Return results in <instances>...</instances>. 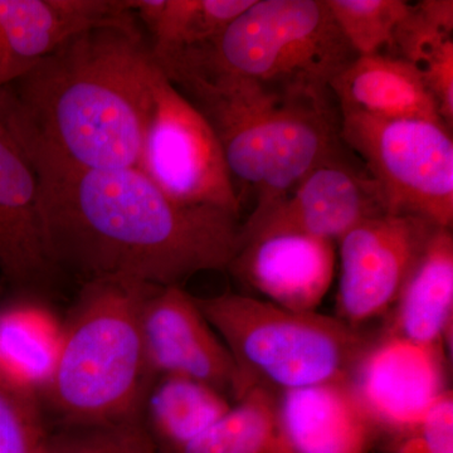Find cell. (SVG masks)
Segmentation results:
<instances>
[{
  "label": "cell",
  "instance_id": "6da1fadb",
  "mask_svg": "<svg viewBox=\"0 0 453 453\" xmlns=\"http://www.w3.org/2000/svg\"><path fill=\"white\" fill-rule=\"evenodd\" d=\"M32 166L50 256L82 283L181 286L226 270L240 249V216L174 201L139 169Z\"/></svg>",
  "mask_w": 453,
  "mask_h": 453
},
{
  "label": "cell",
  "instance_id": "7a4b0ae2",
  "mask_svg": "<svg viewBox=\"0 0 453 453\" xmlns=\"http://www.w3.org/2000/svg\"><path fill=\"white\" fill-rule=\"evenodd\" d=\"M157 71L131 13L77 33L0 89V124L32 165L136 168Z\"/></svg>",
  "mask_w": 453,
  "mask_h": 453
},
{
  "label": "cell",
  "instance_id": "3957f363",
  "mask_svg": "<svg viewBox=\"0 0 453 453\" xmlns=\"http://www.w3.org/2000/svg\"><path fill=\"white\" fill-rule=\"evenodd\" d=\"M154 288L124 280L82 283L64 321L55 374L42 396L62 426L111 425L144 417L155 378L146 369L140 319Z\"/></svg>",
  "mask_w": 453,
  "mask_h": 453
},
{
  "label": "cell",
  "instance_id": "277c9868",
  "mask_svg": "<svg viewBox=\"0 0 453 453\" xmlns=\"http://www.w3.org/2000/svg\"><path fill=\"white\" fill-rule=\"evenodd\" d=\"M356 57L326 0H255L216 40L157 65L170 81L234 77L277 91L329 94Z\"/></svg>",
  "mask_w": 453,
  "mask_h": 453
},
{
  "label": "cell",
  "instance_id": "5b68a950",
  "mask_svg": "<svg viewBox=\"0 0 453 453\" xmlns=\"http://www.w3.org/2000/svg\"><path fill=\"white\" fill-rule=\"evenodd\" d=\"M244 380L273 392L345 381L369 342L342 319L225 292L196 297Z\"/></svg>",
  "mask_w": 453,
  "mask_h": 453
},
{
  "label": "cell",
  "instance_id": "8992f818",
  "mask_svg": "<svg viewBox=\"0 0 453 453\" xmlns=\"http://www.w3.org/2000/svg\"><path fill=\"white\" fill-rule=\"evenodd\" d=\"M340 116L342 142L362 157L387 211L451 228V130L423 119H380L350 110H340Z\"/></svg>",
  "mask_w": 453,
  "mask_h": 453
},
{
  "label": "cell",
  "instance_id": "52a82bcc",
  "mask_svg": "<svg viewBox=\"0 0 453 453\" xmlns=\"http://www.w3.org/2000/svg\"><path fill=\"white\" fill-rule=\"evenodd\" d=\"M136 169L174 201L240 216V196L216 134L159 65L153 82V111Z\"/></svg>",
  "mask_w": 453,
  "mask_h": 453
},
{
  "label": "cell",
  "instance_id": "ba28073f",
  "mask_svg": "<svg viewBox=\"0 0 453 453\" xmlns=\"http://www.w3.org/2000/svg\"><path fill=\"white\" fill-rule=\"evenodd\" d=\"M201 111L219 139L232 179L257 190L295 100L234 77H180L170 81Z\"/></svg>",
  "mask_w": 453,
  "mask_h": 453
},
{
  "label": "cell",
  "instance_id": "9c48e42d",
  "mask_svg": "<svg viewBox=\"0 0 453 453\" xmlns=\"http://www.w3.org/2000/svg\"><path fill=\"white\" fill-rule=\"evenodd\" d=\"M436 228L421 217L384 213L349 231L339 241V319L357 327L395 306Z\"/></svg>",
  "mask_w": 453,
  "mask_h": 453
},
{
  "label": "cell",
  "instance_id": "30bf717a",
  "mask_svg": "<svg viewBox=\"0 0 453 453\" xmlns=\"http://www.w3.org/2000/svg\"><path fill=\"white\" fill-rule=\"evenodd\" d=\"M146 369L157 380L189 378L229 392L240 401L253 388L204 318L196 297L181 286L154 288L142 309Z\"/></svg>",
  "mask_w": 453,
  "mask_h": 453
},
{
  "label": "cell",
  "instance_id": "8fae6325",
  "mask_svg": "<svg viewBox=\"0 0 453 453\" xmlns=\"http://www.w3.org/2000/svg\"><path fill=\"white\" fill-rule=\"evenodd\" d=\"M348 381L375 428L402 434L449 392L445 349L387 334L368 345Z\"/></svg>",
  "mask_w": 453,
  "mask_h": 453
},
{
  "label": "cell",
  "instance_id": "7c38bea8",
  "mask_svg": "<svg viewBox=\"0 0 453 453\" xmlns=\"http://www.w3.org/2000/svg\"><path fill=\"white\" fill-rule=\"evenodd\" d=\"M384 213L388 211L377 183L349 162L342 149L310 170L266 213L249 219L242 232L282 229L336 243L354 226Z\"/></svg>",
  "mask_w": 453,
  "mask_h": 453
},
{
  "label": "cell",
  "instance_id": "4fadbf2b",
  "mask_svg": "<svg viewBox=\"0 0 453 453\" xmlns=\"http://www.w3.org/2000/svg\"><path fill=\"white\" fill-rule=\"evenodd\" d=\"M335 243L323 238L258 229L241 234L229 270L265 300L295 312H315L335 273Z\"/></svg>",
  "mask_w": 453,
  "mask_h": 453
},
{
  "label": "cell",
  "instance_id": "5bb4252c",
  "mask_svg": "<svg viewBox=\"0 0 453 453\" xmlns=\"http://www.w3.org/2000/svg\"><path fill=\"white\" fill-rule=\"evenodd\" d=\"M0 276L16 295L43 297L64 279L44 235L38 179L28 157L0 124Z\"/></svg>",
  "mask_w": 453,
  "mask_h": 453
},
{
  "label": "cell",
  "instance_id": "9a60e30c",
  "mask_svg": "<svg viewBox=\"0 0 453 453\" xmlns=\"http://www.w3.org/2000/svg\"><path fill=\"white\" fill-rule=\"evenodd\" d=\"M129 14L127 0H0V89L77 33Z\"/></svg>",
  "mask_w": 453,
  "mask_h": 453
},
{
  "label": "cell",
  "instance_id": "2e32d148",
  "mask_svg": "<svg viewBox=\"0 0 453 453\" xmlns=\"http://www.w3.org/2000/svg\"><path fill=\"white\" fill-rule=\"evenodd\" d=\"M277 414L292 453H371L375 426L345 381L286 390Z\"/></svg>",
  "mask_w": 453,
  "mask_h": 453
},
{
  "label": "cell",
  "instance_id": "e0dca14e",
  "mask_svg": "<svg viewBox=\"0 0 453 453\" xmlns=\"http://www.w3.org/2000/svg\"><path fill=\"white\" fill-rule=\"evenodd\" d=\"M330 89L340 110L380 119L443 122L421 71L401 57L380 52L357 56L334 77Z\"/></svg>",
  "mask_w": 453,
  "mask_h": 453
},
{
  "label": "cell",
  "instance_id": "ac0fdd59",
  "mask_svg": "<svg viewBox=\"0 0 453 453\" xmlns=\"http://www.w3.org/2000/svg\"><path fill=\"white\" fill-rule=\"evenodd\" d=\"M387 334L426 347L445 349L453 318V237L437 226L416 262L395 303Z\"/></svg>",
  "mask_w": 453,
  "mask_h": 453
},
{
  "label": "cell",
  "instance_id": "d6986e66",
  "mask_svg": "<svg viewBox=\"0 0 453 453\" xmlns=\"http://www.w3.org/2000/svg\"><path fill=\"white\" fill-rule=\"evenodd\" d=\"M17 296L0 303V378L41 401L58 363L64 321L40 297Z\"/></svg>",
  "mask_w": 453,
  "mask_h": 453
},
{
  "label": "cell",
  "instance_id": "ffe728a7",
  "mask_svg": "<svg viewBox=\"0 0 453 453\" xmlns=\"http://www.w3.org/2000/svg\"><path fill=\"white\" fill-rule=\"evenodd\" d=\"M255 0H127L157 64L216 40Z\"/></svg>",
  "mask_w": 453,
  "mask_h": 453
},
{
  "label": "cell",
  "instance_id": "44dd1931",
  "mask_svg": "<svg viewBox=\"0 0 453 453\" xmlns=\"http://www.w3.org/2000/svg\"><path fill=\"white\" fill-rule=\"evenodd\" d=\"M232 405L202 381L166 375L154 381L144 403L154 436L177 453L219 421Z\"/></svg>",
  "mask_w": 453,
  "mask_h": 453
},
{
  "label": "cell",
  "instance_id": "7402d4cb",
  "mask_svg": "<svg viewBox=\"0 0 453 453\" xmlns=\"http://www.w3.org/2000/svg\"><path fill=\"white\" fill-rule=\"evenodd\" d=\"M177 453H292L280 427L276 393L253 387L219 422Z\"/></svg>",
  "mask_w": 453,
  "mask_h": 453
},
{
  "label": "cell",
  "instance_id": "603a6c76",
  "mask_svg": "<svg viewBox=\"0 0 453 453\" xmlns=\"http://www.w3.org/2000/svg\"><path fill=\"white\" fill-rule=\"evenodd\" d=\"M330 13L357 56L392 44L410 4L403 0H326Z\"/></svg>",
  "mask_w": 453,
  "mask_h": 453
},
{
  "label": "cell",
  "instance_id": "cb8c5ba5",
  "mask_svg": "<svg viewBox=\"0 0 453 453\" xmlns=\"http://www.w3.org/2000/svg\"><path fill=\"white\" fill-rule=\"evenodd\" d=\"M49 453H155L144 417L97 426H62L50 436Z\"/></svg>",
  "mask_w": 453,
  "mask_h": 453
},
{
  "label": "cell",
  "instance_id": "d4e9b609",
  "mask_svg": "<svg viewBox=\"0 0 453 453\" xmlns=\"http://www.w3.org/2000/svg\"><path fill=\"white\" fill-rule=\"evenodd\" d=\"M452 0H425L410 5L396 27L390 49L414 65L421 64L441 44L452 40Z\"/></svg>",
  "mask_w": 453,
  "mask_h": 453
},
{
  "label": "cell",
  "instance_id": "484cf974",
  "mask_svg": "<svg viewBox=\"0 0 453 453\" xmlns=\"http://www.w3.org/2000/svg\"><path fill=\"white\" fill-rule=\"evenodd\" d=\"M41 401L0 378V453H49Z\"/></svg>",
  "mask_w": 453,
  "mask_h": 453
},
{
  "label": "cell",
  "instance_id": "4316f807",
  "mask_svg": "<svg viewBox=\"0 0 453 453\" xmlns=\"http://www.w3.org/2000/svg\"><path fill=\"white\" fill-rule=\"evenodd\" d=\"M390 453H453L452 390L418 425L395 434Z\"/></svg>",
  "mask_w": 453,
  "mask_h": 453
},
{
  "label": "cell",
  "instance_id": "83f0119b",
  "mask_svg": "<svg viewBox=\"0 0 453 453\" xmlns=\"http://www.w3.org/2000/svg\"><path fill=\"white\" fill-rule=\"evenodd\" d=\"M429 94L436 101L441 120L453 125V40L445 42L417 65Z\"/></svg>",
  "mask_w": 453,
  "mask_h": 453
}]
</instances>
